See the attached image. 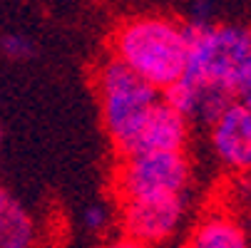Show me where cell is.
<instances>
[{
  "label": "cell",
  "mask_w": 251,
  "mask_h": 248,
  "mask_svg": "<svg viewBox=\"0 0 251 248\" xmlns=\"http://www.w3.org/2000/svg\"><path fill=\"white\" fill-rule=\"evenodd\" d=\"M187 23V20H184ZM189 50L184 77L199 87L236 90L251 72V25L241 23H187Z\"/></svg>",
  "instance_id": "7a4b0ae2"
},
{
  "label": "cell",
  "mask_w": 251,
  "mask_h": 248,
  "mask_svg": "<svg viewBox=\"0 0 251 248\" xmlns=\"http://www.w3.org/2000/svg\"><path fill=\"white\" fill-rule=\"evenodd\" d=\"M236 102H241L246 110H251V72L244 77V82L236 90Z\"/></svg>",
  "instance_id": "7c38bea8"
},
{
  "label": "cell",
  "mask_w": 251,
  "mask_h": 248,
  "mask_svg": "<svg viewBox=\"0 0 251 248\" xmlns=\"http://www.w3.org/2000/svg\"><path fill=\"white\" fill-rule=\"evenodd\" d=\"M107 47L110 57L162 92L184 75L189 27L174 15L139 13L112 27Z\"/></svg>",
  "instance_id": "6da1fadb"
},
{
  "label": "cell",
  "mask_w": 251,
  "mask_h": 248,
  "mask_svg": "<svg viewBox=\"0 0 251 248\" xmlns=\"http://www.w3.org/2000/svg\"><path fill=\"white\" fill-rule=\"evenodd\" d=\"M246 191H249V199H251V174H246Z\"/></svg>",
  "instance_id": "5bb4252c"
},
{
  "label": "cell",
  "mask_w": 251,
  "mask_h": 248,
  "mask_svg": "<svg viewBox=\"0 0 251 248\" xmlns=\"http://www.w3.org/2000/svg\"><path fill=\"white\" fill-rule=\"evenodd\" d=\"M189 124L192 122L187 117L174 112L164 99H159L154 107H152V112L142 119V124L134 129V134L125 141V147L117 152V157L187 149Z\"/></svg>",
  "instance_id": "52a82bcc"
},
{
  "label": "cell",
  "mask_w": 251,
  "mask_h": 248,
  "mask_svg": "<svg viewBox=\"0 0 251 248\" xmlns=\"http://www.w3.org/2000/svg\"><path fill=\"white\" fill-rule=\"evenodd\" d=\"M38 226L30 211L0 184V248H35Z\"/></svg>",
  "instance_id": "9c48e42d"
},
{
  "label": "cell",
  "mask_w": 251,
  "mask_h": 248,
  "mask_svg": "<svg viewBox=\"0 0 251 248\" xmlns=\"http://www.w3.org/2000/svg\"><path fill=\"white\" fill-rule=\"evenodd\" d=\"M115 224V208L107 206L104 201H95L90 206H85L82 211V226L90 233H104Z\"/></svg>",
  "instance_id": "8fae6325"
},
{
  "label": "cell",
  "mask_w": 251,
  "mask_h": 248,
  "mask_svg": "<svg viewBox=\"0 0 251 248\" xmlns=\"http://www.w3.org/2000/svg\"><path fill=\"white\" fill-rule=\"evenodd\" d=\"M102 248H142V246H137V243H132V241H127V238H117V241H110V243H104Z\"/></svg>",
  "instance_id": "4fadbf2b"
},
{
  "label": "cell",
  "mask_w": 251,
  "mask_h": 248,
  "mask_svg": "<svg viewBox=\"0 0 251 248\" xmlns=\"http://www.w3.org/2000/svg\"><path fill=\"white\" fill-rule=\"evenodd\" d=\"M0 139H3V132H0Z\"/></svg>",
  "instance_id": "9a60e30c"
},
{
  "label": "cell",
  "mask_w": 251,
  "mask_h": 248,
  "mask_svg": "<svg viewBox=\"0 0 251 248\" xmlns=\"http://www.w3.org/2000/svg\"><path fill=\"white\" fill-rule=\"evenodd\" d=\"M115 203V224L120 228V236L142 248H157L172 241L174 233L182 228L187 214L184 194L125 199Z\"/></svg>",
  "instance_id": "5b68a950"
},
{
  "label": "cell",
  "mask_w": 251,
  "mask_h": 248,
  "mask_svg": "<svg viewBox=\"0 0 251 248\" xmlns=\"http://www.w3.org/2000/svg\"><path fill=\"white\" fill-rule=\"evenodd\" d=\"M184 248H251V228L226 206H214L194 221Z\"/></svg>",
  "instance_id": "ba28073f"
},
{
  "label": "cell",
  "mask_w": 251,
  "mask_h": 248,
  "mask_svg": "<svg viewBox=\"0 0 251 248\" xmlns=\"http://www.w3.org/2000/svg\"><path fill=\"white\" fill-rule=\"evenodd\" d=\"M92 92L97 97L100 119L104 134L110 136L115 152L125 147V141L134 134L152 107L162 99V92L137 77L129 67L115 57H104L92 69Z\"/></svg>",
  "instance_id": "3957f363"
},
{
  "label": "cell",
  "mask_w": 251,
  "mask_h": 248,
  "mask_svg": "<svg viewBox=\"0 0 251 248\" xmlns=\"http://www.w3.org/2000/svg\"><path fill=\"white\" fill-rule=\"evenodd\" d=\"M0 55L5 60H13V62H25L35 55V43L27 35L5 32V35H0Z\"/></svg>",
  "instance_id": "30bf717a"
},
{
  "label": "cell",
  "mask_w": 251,
  "mask_h": 248,
  "mask_svg": "<svg viewBox=\"0 0 251 248\" xmlns=\"http://www.w3.org/2000/svg\"><path fill=\"white\" fill-rule=\"evenodd\" d=\"M211 152L219 164L239 176L251 174V110L241 102H231L229 107L209 124Z\"/></svg>",
  "instance_id": "8992f818"
},
{
  "label": "cell",
  "mask_w": 251,
  "mask_h": 248,
  "mask_svg": "<svg viewBox=\"0 0 251 248\" xmlns=\"http://www.w3.org/2000/svg\"><path fill=\"white\" fill-rule=\"evenodd\" d=\"M189 184L192 161L187 157V149L120 157L112 174L115 201L145 196H176L187 194Z\"/></svg>",
  "instance_id": "277c9868"
}]
</instances>
